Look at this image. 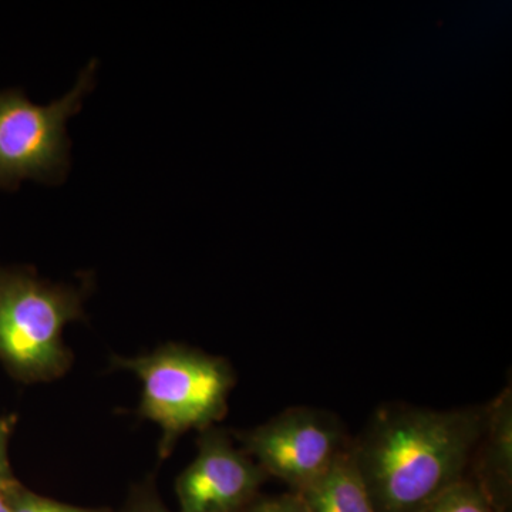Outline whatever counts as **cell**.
<instances>
[{"label": "cell", "mask_w": 512, "mask_h": 512, "mask_svg": "<svg viewBox=\"0 0 512 512\" xmlns=\"http://www.w3.org/2000/svg\"><path fill=\"white\" fill-rule=\"evenodd\" d=\"M420 512H495L474 481L466 477L451 485Z\"/></svg>", "instance_id": "9c48e42d"}, {"label": "cell", "mask_w": 512, "mask_h": 512, "mask_svg": "<svg viewBox=\"0 0 512 512\" xmlns=\"http://www.w3.org/2000/svg\"><path fill=\"white\" fill-rule=\"evenodd\" d=\"M201 433L197 457L175 481L180 512H244L268 474L224 431Z\"/></svg>", "instance_id": "8992f818"}, {"label": "cell", "mask_w": 512, "mask_h": 512, "mask_svg": "<svg viewBox=\"0 0 512 512\" xmlns=\"http://www.w3.org/2000/svg\"><path fill=\"white\" fill-rule=\"evenodd\" d=\"M295 494L306 512H376L353 460L352 444L323 476Z\"/></svg>", "instance_id": "ba28073f"}, {"label": "cell", "mask_w": 512, "mask_h": 512, "mask_svg": "<svg viewBox=\"0 0 512 512\" xmlns=\"http://www.w3.org/2000/svg\"><path fill=\"white\" fill-rule=\"evenodd\" d=\"M15 426V416L0 417V488L16 480L9 461V440Z\"/></svg>", "instance_id": "4fadbf2b"}, {"label": "cell", "mask_w": 512, "mask_h": 512, "mask_svg": "<svg viewBox=\"0 0 512 512\" xmlns=\"http://www.w3.org/2000/svg\"><path fill=\"white\" fill-rule=\"evenodd\" d=\"M468 478L495 512L512 511L511 384L484 406V423L468 467Z\"/></svg>", "instance_id": "52a82bcc"}, {"label": "cell", "mask_w": 512, "mask_h": 512, "mask_svg": "<svg viewBox=\"0 0 512 512\" xmlns=\"http://www.w3.org/2000/svg\"><path fill=\"white\" fill-rule=\"evenodd\" d=\"M123 512H171L158 497L151 483L141 484L131 491Z\"/></svg>", "instance_id": "8fae6325"}, {"label": "cell", "mask_w": 512, "mask_h": 512, "mask_svg": "<svg viewBox=\"0 0 512 512\" xmlns=\"http://www.w3.org/2000/svg\"><path fill=\"white\" fill-rule=\"evenodd\" d=\"M0 512H10L8 504H6L2 494H0Z\"/></svg>", "instance_id": "5bb4252c"}, {"label": "cell", "mask_w": 512, "mask_h": 512, "mask_svg": "<svg viewBox=\"0 0 512 512\" xmlns=\"http://www.w3.org/2000/svg\"><path fill=\"white\" fill-rule=\"evenodd\" d=\"M483 423L484 407H379L352 440L353 460L376 512H420L466 478Z\"/></svg>", "instance_id": "6da1fadb"}, {"label": "cell", "mask_w": 512, "mask_h": 512, "mask_svg": "<svg viewBox=\"0 0 512 512\" xmlns=\"http://www.w3.org/2000/svg\"><path fill=\"white\" fill-rule=\"evenodd\" d=\"M244 512H306L298 494L275 495V497H256Z\"/></svg>", "instance_id": "7c38bea8"}, {"label": "cell", "mask_w": 512, "mask_h": 512, "mask_svg": "<svg viewBox=\"0 0 512 512\" xmlns=\"http://www.w3.org/2000/svg\"><path fill=\"white\" fill-rule=\"evenodd\" d=\"M111 365L141 380L138 414L160 427V458L183 434L210 429L227 414L235 373L222 357L168 343L146 355L113 356Z\"/></svg>", "instance_id": "7a4b0ae2"}, {"label": "cell", "mask_w": 512, "mask_h": 512, "mask_svg": "<svg viewBox=\"0 0 512 512\" xmlns=\"http://www.w3.org/2000/svg\"><path fill=\"white\" fill-rule=\"evenodd\" d=\"M0 494L5 498L10 512H111L109 508L77 507L60 503L52 498L33 493L18 480L3 485Z\"/></svg>", "instance_id": "30bf717a"}, {"label": "cell", "mask_w": 512, "mask_h": 512, "mask_svg": "<svg viewBox=\"0 0 512 512\" xmlns=\"http://www.w3.org/2000/svg\"><path fill=\"white\" fill-rule=\"evenodd\" d=\"M86 291L52 284L33 269L0 265V363L23 383L52 382L69 372L73 355L64 328L83 319Z\"/></svg>", "instance_id": "3957f363"}, {"label": "cell", "mask_w": 512, "mask_h": 512, "mask_svg": "<svg viewBox=\"0 0 512 512\" xmlns=\"http://www.w3.org/2000/svg\"><path fill=\"white\" fill-rule=\"evenodd\" d=\"M94 73L96 63L87 64L73 89L46 106L19 89L0 92V190H16L25 180L62 183L70 165L66 123L82 109Z\"/></svg>", "instance_id": "277c9868"}, {"label": "cell", "mask_w": 512, "mask_h": 512, "mask_svg": "<svg viewBox=\"0 0 512 512\" xmlns=\"http://www.w3.org/2000/svg\"><path fill=\"white\" fill-rule=\"evenodd\" d=\"M238 440L268 476L284 481L292 493L323 476L352 444L335 414L312 407L285 410L238 434Z\"/></svg>", "instance_id": "5b68a950"}]
</instances>
